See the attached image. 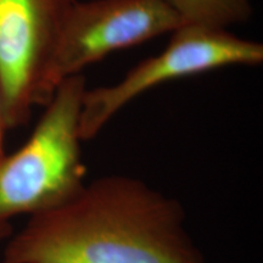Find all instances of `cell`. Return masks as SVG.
<instances>
[{"label": "cell", "mask_w": 263, "mask_h": 263, "mask_svg": "<svg viewBox=\"0 0 263 263\" xmlns=\"http://www.w3.org/2000/svg\"><path fill=\"white\" fill-rule=\"evenodd\" d=\"M0 263H207L176 197L137 177L107 174L28 217Z\"/></svg>", "instance_id": "6da1fadb"}, {"label": "cell", "mask_w": 263, "mask_h": 263, "mask_svg": "<svg viewBox=\"0 0 263 263\" xmlns=\"http://www.w3.org/2000/svg\"><path fill=\"white\" fill-rule=\"evenodd\" d=\"M263 45L227 28L184 24L161 52L140 61L117 83L84 91L80 116L83 141L93 139L122 108L157 85L229 66H257Z\"/></svg>", "instance_id": "3957f363"}, {"label": "cell", "mask_w": 263, "mask_h": 263, "mask_svg": "<svg viewBox=\"0 0 263 263\" xmlns=\"http://www.w3.org/2000/svg\"><path fill=\"white\" fill-rule=\"evenodd\" d=\"M5 127L4 120H3V104H2V89H0V159L5 155L4 147V137H5Z\"/></svg>", "instance_id": "52a82bcc"}, {"label": "cell", "mask_w": 263, "mask_h": 263, "mask_svg": "<svg viewBox=\"0 0 263 263\" xmlns=\"http://www.w3.org/2000/svg\"><path fill=\"white\" fill-rule=\"evenodd\" d=\"M184 24L227 28L248 22L252 16L251 0H167Z\"/></svg>", "instance_id": "8992f818"}, {"label": "cell", "mask_w": 263, "mask_h": 263, "mask_svg": "<svg viewBox=\"0 0 263 263\" xmlns=\"http://www.w3.org/2000/svg\"><path fill=\"white\" fill-rule=\"evenodd\" d=\"M182 25L167 0H76L49 66V90L54 95L62 81L107 55L171 34Z\"/></svg>", "instance_id": "5b68a950"}, {"label": "cell", "mask_w": 263, "mask_h": 263, "mask_svg": "<svg viewBox=\"0 0 263 263\" xmlns=\"http://www.w3.org/2000/svg\"><path fill=\"white\" fill-rule=\"evenodd\" d=\"M76 0H0V89L5 130L29 122L51 100L48 71Z\"/></svg>", "instance_id": "277c9868"}, {"label": "cell", "mask_w": 263, "mask_h": 263, "mask_svg": "<svg viewBox=\"0 0 263 263\" xmlns=\"http://www.w3.org/2000/svg\"><path fill=\"white\" fill-rule=\"evenodd\" d=\"M83 74L62 81L28 139L0 159V227L60 205L85 182L80 134Z\"/></svg>", "instance_id": "7a4b0ae2"}]
</instances>
